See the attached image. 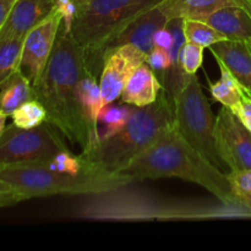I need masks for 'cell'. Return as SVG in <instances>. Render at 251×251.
<instances>
[{"instance_id": "obj_1", "label": "cell", "mask_w": 251, "mask_h": 251, "mask_svg": "<svg viewBox=\"0 0 251 251\" xmlns=\"http://www.w3.org/2000/svg\"><path fill=\"white\" fill-rule=\"evenodd\" d=\"M87 74L92 73L85 51L63 21L46 69L33 85V97L46 108L47 122L71 144H77L82 151L98 141L83 115L78 98V81Z\"/></svg>"}, {"instance_id": "obj_2", "label": "cell", "mask_w": 251, "mask_h": 251, "mask_svg": "<svg viewBox=\"0 0 251 251\" xmlns=\"http://www.w3.org/2000/svg\"><path fill=\"white\" fill-rule=\"evenodd\" d=\"M120 174L129 176L132 183L146 179L180 178L202 186L223 205L244 210L233 194L227 174L191 146L176 125L164 131Z\"/></svg>"}, {"instance_id": "obj_3", "label": "cell", "mask_w": 251, "mask_h": 251, "mask_svg": "<svg viewBox=\"0 0 251 251\" xmlns=\"http://www.w3.org/2000/svg\"><path fill=\"white\" fill-rule=\"evenodd\" d=\"M173 125V100L166 90H162L153 103L135 107L119 132L96 142L80 154L96 171L120 174Z\"/></svg>"}, {"instance_id": "obj_4", "label": "cell", "mask_w": 251, "mask_h": 251, "mask_svg": "<svg viewBox=\"0 0 251 251\" xmlns=\"http://www.w3.org/2000/svg\"><path fill=\"white\" fill-rule=\"evenodd\" d=\"M0 178L20 201L55 195H97L117 191L132 180L125 174L86 171L78 176L60 173L44 162L0 166Z\"/></svg>"}, {"instance_id": "obj_5", "label": "cell", "mask_w": 251, "mask_h": 251, "mask_svg": "<svg viewBox=\"0 0 251 251\" xmlns=\"http://www.w3.org/2000/svg\"><path fill=\"white\" fill-rule=\"evenodd\" d=\"M162 0H87L75 10L69 32L83 49L88 69L100 75L105 44L126 25Z\"/></svg>"}, {"instance_id": "obj_6", "label": "cell", "mask_w": 251, "mask_h": 251, "mask_svg": "<svg viewBox=\"0 0 251 251\" xmlns=\"http://www.w3.org/2000/svg\"><path fill=\"white\" fill-rule=\"evenodd\" d=\"M172 100L178 131L211 163L223 168L215 145L216 118L196 74L185 75Z\"/></svg>"}, {"instance_id": "obj_7", "label": "cell", "mask_w": 251, "mask_h": 251, "mask_svg": "<svg viewBox=\"0 0 251 251\" xmlns=\"http://www.w3.org/2000/svg\"><path fill=\"white\" fill-rule=\"evenodd\" d=\"M64 151H69L65 136L49 122L33 129H21L12 123L0 137V166L48 162Z\"/></svg>"}, {"instance_id": "obj_8", "label": "cell", "mask_w": 251, "mask_h": 251, "mask_svg": "<svg viewBox=\"0 0 251 251\" xmlns=\"http://www.w3.org/2000/svg\"><path fill=\"white\" fill-rule=\"evenodd\" d=\"M215 145L221 161L230 172L251 169V131L223 105L216 117Z\"/></svg>"}, {"instance_id": "obj_9", "label": "cell", "mask_w": 251, "mask_h": 251, "mask_svg": "<svg viewBox=\"0 0 251 251\" xmlns=\"http://www.w3.org/2000/svg\"><path fill=\"white\" fill-rule=\"evenodd\" d=\"M63 21V14L55 7L47 19L32 28L24 38L19 70L31 81L32 86L38 81L46 69Z\"/></svg>"}, {"instance_id": "obj_10", "label": "cell", "mask_w": 251, "mask_h": 251, "mask_svg": "<svg viewBox=\"0 0 251 251\" xmlns=\"http://www.w3.org/2000/svg\"><path fill=\"white\" fill-rule=\"evenodd\" d=\"M145 61L146 54L131 44L118 47L105 54L100 75L103 107L122 97L129 78Z\"/></svg>"}, {"instance_id": "obj_11", "label": "cell", "mask_w": 251, "mask_h": 251, "mask_svg": "<svg viewBox=\"0 0 251 251\" xmlns=\"http://www.w3.org/2000/svg\"><path fill=\"white\" fill-rule=\"evenodd\" d=\"M171 21L159 6L147 10L144 14L132 20L105 44L102 51L103 61L108 51L118 47L125 46V44H131L136 47L147 55V53L154 47V34L158 29L167 27Z\"/></svg>"}, {"instance_id": "obj_12", "label": "cell", "mask_w": 251, "mask_h": 251, "mask_svg": "<svg viewBox=\"0 0 251 251\" xmlns=\"http://www.w3.org/2000/svg\"><path fill=\"white\" fill-rule=\"evenodd\" d=\"M56 7V0H16L0 29V41L24 39Z\"/></svg>"}, {"instance_id": "obj_13", "label": "cell", "mask_w": 251, "mask_h": 251, "mask_svg": "<svg viewBox=\"0 0 251 251\" xmlns=\"http://www.w3.org/2000/svg\"><path fill=\"white\" fill-rule=\"evenodd\" d=\"M217 63L223 64L251 95V42L222 41L210 47Z\"/></svg>"}, {"instance_id": "obj_14", "label": "cell", "mask_w": 251, "mask_h": 251, "mask_svg": "<svg viewBox=\"0 0 251 251\" xmlns=\"http://www.w3.org/2000/svg\"><path fill=\"white\" fill-rule=\"evenodd\" d=\"M200 20L223 34L228 41L251 42V11L245 7H221Z\"/></svg>"}, {"instance_id": "obj_15", "label": "cell", "mask_w": 251, "mask_h": 251, "mask_svg": "<svg viewBox=\"0 0 251 251\" xmlns=\"http://www.w3.org/2000/svg\"><path fill=\"white\" fill-rule=\"evenodd\" d=\"M158 6L172 22L181 19L200 20L226 6H242L251 11V0H162Z\"/></svg>"}, {"instance_id": "obj_16", "label": "cell", "mask_w": 251, "mask_h": 251, "mask_svg": "<svg viewBox=\"0 0 251 251\" xmlns=\"http://www.w3.org/2000/svg\"><path fill=\"white\" fill-rule=\"evenodd\" d=\"M163 90L154 71L145 61L132 74L122 92V100L132 107H146L158 98Z\"/></svg>"}, {"instance_id": "obj_17", "label": "cell", "mask_w": 251, "mask_h": 251, "mask_svg": "<svg viewBox=\"0 0 251 251\" xmlns=\"http://www.w3.org/2000/svg\"><path fill=\"white\" fill-rule=\"evenodd\" d=\"M31 100H34L33 86L20 70L15 71L0 86V112L7 117H11L20 105Z\"/></svg>"}, {"instance_id": "obj_18", "label": "cell", "mask_w": 251, "mask_h": 251, "mask_svg": "<svg viewBox=\"0 0 251 251\" xmlns=\"http://www.w3.org/2000/svg\"><path fill=\"white\" fill-rule=\"evenodd\" d=\"M78 98L83 115L90 126L96 132L98 139V117L103 109L102 95H100V81L97 82V76L87 74L78 81Z\"/></svg>"}, {"instance_id": "obj_19", "label": "cell", "mask_w": 251, "mask_h": 251, "mask_svg": "<svg viewBox=\"0 0 251 251\" xmlns=\"http://www.w3.org/2000/svg\"><path fill=\"white\" fill-rule=\"evenodd\" d=\"M218 66L221 70V77L215 82H210L211 95L213 100L220 102L223 107L229 108L234 113L242 102L245 91L223 64L218 63Z\"/></svg>"}, {"instance_id": "obj_20", "label": "cell", "mask_w": 251, "mask_h": 251, "mask_svg": "<svg viewBox=\"0 0 251 251\" xmlns=\"http://www.w3.org/2000/svg\"><path fill=\"white\" fill-rule=\"evenodd\" d=\"M134 108L132 105H113V103L103 107L97 122L98 141L119 132L127 123Z\"/></svg>"}, {"instance_id": "obj_21", "label": "cell", "mask_w": 251, "mask_h": 251, "mask_svg": "<svg viewBox=\"0 0 251 251\" xmlns=\"http://www.w3.org/2000/svg\"><path fill=\"white\" fill-rule=\"evenodd\" d=\"M181 31L186 42L198 44L202 48H210L218 42L227 41L223 34L201 20L181 19Z\"/></svg>"}, {"instance_id": "obj_22", "label": "cell", "mask_w": 251, "mask_h": 251, "mask_svg": "<svg viewBox=\"0 0 251 251\" xmlns=\"http://www.w3.org/2000/svg\"><path fill=\"white\" fill-rule=\"evenodd\" d=\"M24 39L0 41V86L19 70Z\"/></svg>"}, {"instance_id": "obj_23", "label": "cell", "mask_w": 251, "mask_h": 251, "mask_svg": "<svg viewBox=\"0 0 251 251\" xmlns=\"http://www.w3.org/2000/svg\"><path fill=\"white\" fill-rule=\"evenodd\" d=\"M12 123L21 129H33L47 122L46 108L37 100H31L20 105L11 114Z\"/></svg>"}, {"instance_id": "obj_24", "label": "cell", "mask_w": 251, "mask_h": 251, "mask_svg": "<svg viewBox=\"0 0 251 251\" xmlns=\"http://www.w3.org/2000/svg\"><path fill=\"white\" fill-rule=\"evenodd\" d=\"M233 194L242 207L251 211V169L240 172H230L227 174Z\"/></svg>"}, {"instance_id": "obj_25", "label": "cell", "mask_w": 251, "mask_h": 251, "mask_svg": "<svg viewBox=\"0 0 251 251\" xmlns=\"http://www.w3.org/2000/svg\"><path fill=\"white\" fill-rule=\"evenodd\" d=\"M203 49L201 46L184 42L179 49L178 64L185 75H195L202 66Z\"/></svg>"}, {"instance_id": "obj_26", "label": "cell", "mask_w": 251, "mask_h": 251, "mask_svg": "<svg viewBox=\"0 0 251 251\" xmlns=\"http://www.w3.org/2000/svg\"><path fill=\"white\" fill-rule=\"evenodd\" d=\"M146 63L153 71H168L174 65L171 51L156 46L147 53Z\"/></svg>"}, {"instance_id": "obj_27", "label": "cell", "mask_w": 251, "mask_h": 251, "mask_svg": "<svg viewBox=\"0 0 251 251\" xmlns=\"http://www.w3.org/2000/svg\"><path fill=\"white\" fill-rule=\"evenodd\" d=\"M234 114L239 118L240 122L251 131V95H249L248 92L244 93L242 102H240L239 107L237 108Z\"/></svg>"}, {"instance_id": "obj_28", "label": "cell", "mask_w": 251, "mask_h": 251, "mask_svg": "<svg viewBox=\"0 0 251 251\" xmlns=\"http://www.w3.org/2000/svg\"><path fill=\"white\" fill-rule=\"evenodd\" d=\"M20 199L14 194V191L5 184L0 178V208L1 207H9V206H14L20 203Z\"/></svg>"}, {"instance_id": "obj_29", "label": "cell", "mask_w": 251, "mask_h": 251, "mask_svg": "<svg viewBox=\"0 0 251 251\" xmlns=\"http://www.w3.org/2000/svg\"><path fill=\"white\" fill-rule=\"evenodd\" d=\"M15 1L16 0H0V29L2 28L4 24L6 22Z\"/></svg>"}, {"instance_id": "obj_30", "label": "cell", "mask_w": 251, "mask_h": 251, "mask_svg": "<svg viewBox=\"0 0 251 251\" xmlns=\"http://www.w3.org/2000/svg\"><path fill=\"white\" fill-rule=\"evenodd\" d=\"M6 118H7L6 114H4L2 112H0V137H1L5 127H6Z\"/></svg>"}, {"instance_id": "obj_31", "label": "cell", "mask_w": 251, "mask_h": 251, "mask_svg": "<svg viewBox=\"0 0 251 251\" xmlns=\"http://www.w3.org/2000/svg\"><path fill=\"white\" fill-rule=\"evenodd\" d=\"M69 1H71V2H73L74 5H75V7H77L78 5L83 4V2L87 1V0H69Z\"/></svg>"}]
</instances>
